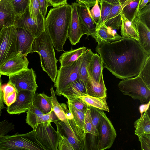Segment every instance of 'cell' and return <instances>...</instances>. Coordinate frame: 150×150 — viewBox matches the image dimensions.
<instances>
[{"mask_svg": "<svg viewBox=\"0 0 150 150\" xmlns=\"http://www.w3.org/2000/svg\"><path fill=\"white\" fill-rule=\"evenodd\" d=\"M96 50L104 67L122 79L138 75L148 55L139 41L123 37L117 41L97 45Z\"/></svg>", "mask_w": 150, "mask_h": 150, "instance_id": "6da1fadb", "label": "cell"}, {"mask_svg": "<svg viewBox=\"0 0 150 150\" xmlns=\"http://www.w3.org/2000/svg\"><path fill=\"white\" fill-rule=\"evenodd\" d=\"M71 14V5L67 4L51 8L45 18V31L58 52L64 51L63 46L68 38Z\"/></svg>", "mask_w": 150, "mask_h": 150, "instance_id": "7a4b0ae2", "label": "cell"}, {"mask_svg": "<svg viewBox=\"0 0 150 150\" xmlns=\"http://www.w3.org/2000/svg\"><path fill=\"white\" fill-rule=\"evenodd\" d=\"M32 48L31 53L36 52L39 54L42 70L54 83L58 71V60L55 57L52 40L45 31L35 38Z\"/></svg>", "mask_w": 150, "mask_h": 150, "instance_id": "3957f363", "label": "cell"}, {"mask_svg": "<svg viewBox=\"0 0 150 150\" xmlns=\"http://www.w3.org/2000/svg\"><path fill=\"white\" fill-rule=\"evenodd\" d=\"M46 150L36 137L35 130L24 134L5 135L0 138V150Z\"/></svg>", "mask_w": 150, "mask_h": 150, "instance_id": "277c9868", "label": "cell"}, {"mask_svg": "<svg viewBox=\"0 0 150 150\" xmlns=\"http://www.w3.org/2000/svg\"><path fill=\"white\" fill-rule=\"evenodd\" d=\"M118 86L124 95L139 100L142 103L150 101V88L138 75L120 81Z\"/></svg>", "mask_w": 150, "mask_h": 150, "instance_id": "5b68a950", "label": "cell"}, {"mask_svg": "<svg viewBox=\"0 0 150 150\" xmlns=\"http://www.w3.org/2000/svg\"><path fill=\"white\" fill-rule=\"evenodd\" d=\"M17 29L15 25L3 28L0 33V65L17 54Z\"/></svg>", "mask_w": 150, "mask_h": 150, "instance_id": "8992f818", "label": "cell"}, {"mask_svg": "<svg viewBox=\"0 0 150 150\" xmlns=\"http://www.w3.org/2000/svg\"><path fill=\"white\" fill-rule=\"evenodd\" d=\"M100 118L96 149L110 148L117 136L115 130L110 120L103 110L99 109Z\"/></svg>", "mask_w": 150, "mask_h": 150, "instance_id": "52a82bcc", "label": "cell"}, {"mask_svg": "<svg viewBox=\"0 0 150 150\" xmlns=\"http://www.w3.org/2000/svg\"><path fill=\"white\" fill-rule=\"evenodd\" d=\"M79 79L78 59L69 65L60 67L54 83L55 94L62 96L63 91L69 84Z\"/></svg>", "mask_w": 150, "mask_h": 150, "instance_id": "ba28073f", "label": "cell"}, {"mask_svg": "<svg viewBox=\"0 0 150 150\" xmlns=\"http://www.w3.org/2000/svg\"><path fill=\"white\" fill-rule=\"evenodd\" d=\"M34 130L38 140L46 150H58L60 136L52 126L51 122L40 123Z\"/></svg>", "mask_w": 150, "mask_h": 150, "instance_id": "9c48e42d", "label": "cell"}, {"mask_svg": "<svg viewBox=\"0 0 150 150\" xmlns=\"http://www.w3.org/2000/svg\"><path fill=\"white\" fill-rule=\"evenodd\" d=\"M9 77V80L15 87L17 92L27 90L35 92L38 87L36 76L32 68H27Z\"/></svg>", "mask_w": 150, "mask_h": 150, "instance_id": "30bf717a", "label": "cell"}, {"mask_svg": "<svg viewBox=\"0 0 150 150\" xmlns=\"http://www.w3.org/2000/svg\"><path fill=\"white\" fill-rule=\"evenodd\" d=\"M35 93V92L27 90L18 92L15 102L6 108L7 112L19 115L27 112L33 105Z\"/></svg>", "mask_w": 150, "mask_h": 150, "instance_id": "8fae6325", "label": "cell"}, {"mask_svg": "<svg viewBox=\"0 0 150 150\" xmlns=\"http://www.w3.org/2000/svg\"><path fill=\"white\" fill-rule=\"evenodd\" d=\"M28 64L26 55L18 53L0 65V74L9 76L28 68Z\"/></svg>", "mask_w": 150, "mask_h": 150, "instance_id": "7c38bea8", "label": "cell"}, {"mask_svg": "<svg viewBox=\"0 0 150 150\" xmlns=\"http://www.w3.org/2000/svg\"><path fill=\"white\" fill-rule=\"evenodd\" d=\"M57 131L59 134L65 136L72 146L74 150H86V143L82 141L76 134L70 125L64 122L58 120L54 122Z\"/></svg>", "mask_w": 150, "mask_h": 150, "instance_id": "4fadbf2b", "label": "cell"}, {"mask_svg": "<svg viewBox=\"0 0 150 150\" xmlns=\"http://www.w3.org/2000/svg\"><path fill=\"white\" fill-rule=\"evenodd\" d=\"M13 0L0 1V23L3 28L15 25L20 17L14 8Z\"/></svg>", "mask_w": 150, "mask_h": 150, "instance_id": "5bb4252c", "label": "cell"}, {"mask_svg": "<svg viewBox=\"0 0 150 150\" xmlns=\"http://www.w3.org/2000/svg\"><path fill=\"white\" fill-rule=\"evenodd\" d=\"M71 5L72 14L68 35L71 44L72 45H75L79 42L81 38L84 34L77 12V3H72Z\"/></svg>", "mask_w": 150, "mask_h": 150, "instance_id": "9a60e30c", "label": "cell"}, {"mask_svg": "<svg viewBox=\"0 0 150 150\" xmlns=\"http://www.w3.org/2000/svg\"><path fill=\"white\" fill-rule=\"evenodd\" d=\"M77 8L84 35L93 37L95 33L96 26L89 14L90 8L85 4L77 3Z\"/></svg>", "mask_w": 150, "mask_h": 150, "instance_id": "2e32d148", "label": "cell"}, {"mask_svg": "<svg viewBox=\"0 0 150 150\" xmlns=\"http://www.w3.org/2000/svg\"><path fill=\"white\" fill-rule=\"evenodd\" d=\"M16 28H20L29 31L35 38L45 31L44 24H37L30 17L28 7L15 25Z\"/></svg>", "mask_w": 150, "mask_h": 150, "instance_id": "e0dca14e", "label": "cell"}, {"mask_svg": "<svg viewBox=\"0 0 150 150\" xmlns=\"http://www.w3.org/2000/svg\"><path fill=\"white\" fill-rule=\"evenodd\" d=\"M16 29L18 53L27 56L32 53V46L35 38L26 30L20 28H16Z\"/></svg>", "mask_w": 150, "mask_h": 150, "instance_id": "ac0fdd59", "label": "cell"}, {"mask_svg": "<svg viewBox=\"0 0 150 150\" xmlns=\"http://www.w3.org/2000/svg\"><path fill=\"white\" fill-rule=\"evenodd\" d=\"M69 111L72 113L73 118L68 120L70 126L76 134L84 142H86V135L83 130L85 113L74 108L67 101Z\"/></svg>", "mask_w": 150, "mask_h": 150, "instance_id": "d6986e66", "label": "cell"}, {"mask_svg": "<svg viewBox=\"0 0 150 150\" xmlns=\"http://www.w3.org/2000/svg\"><path fill=\"white\" fill-rule=\"evenodd\" d=\"M103 23L96 27L93 38L100 46L105 43L118 40L123 37Z\"/></svg>", "mask_w": 150, "mask_h": 150, "instance_id": "ffe728a7", "label": "cell"}, {"mask_svg": "<svg viewBox=\"0 0 150 150\" xmlns=\"http://www.w3.org/2000/svg\"><path fill=\"white\" fill-rule=\"evenodd\" d=\"M88 95L86 82L78 79L69 84L63 91L62 95L67 99Z\"/></svg>", "mask_w": 150, "mask_h": 150, "instance_id": "44dd1931", "label": "cell"}, {"mask_svg": "<svg viewBox=\"0 0 150 150\" xmlns=\"http://www.w3.org/2000/svg\"><path fill=\"white\" fill-rule=\"evenodd\" d=\"M133 22L139 35V42L147 54H150V29L136 16Z\"/></svg>", "mask_w": 150, "mask_h": 150, "instance_id": "7402d4cb", "label": "cell"}, {"mask_svg": "<svg viewBox=\"0 0 150 150\" xmlns=\"http://www.w3.org/2000/svg\"><path fill=\"white\" fill-rule=\"evenodd\" d=\"M88 77L86 82L87 95L98 97H106V88L105 86L103 75L101 76L100 82L96 83L87 72Z\"/></svg>", "mask_w": 150, "mask_h": 150, "instance_id": "603a6c76", "label": "cell"}, {"mask_svg": "<svg viewBox=\"0 0 150 150\" xmlns=\"http://www.w3.org/2000/svg\"><path fill=\"white\" fill-rule=\"evenodd\" d=\"M103 68V63L100 56L97 53H94L86 69L87 72L97 83L100 82Z\"/></svg>", "mask_w": 150, "mask_h": 150, "instance_id": "cb8c5ba5", "label": "cell"}, {"mask_svg": "<svg viewBox=\"0 0 150 150\" xmlns=\"http://www.w3.org/2000/svg\"><path fill=\"white\" fill-rule=\"evenodd\" d=\"M122 6L120 4L113 5L104 23L112 29H119L121 27Z\"/></svg>", "mask_w": 150, "mask_h": 150, "instance_id": "d4e9b609", "label": "cell"}, {"mask_svg": "<svg viewBox=\"0 0 150 150\" xmlns=\"http://www.w3.org/2000/svg\"><path fill=\"white\" fill-rule=\"evenodd\" d=\"M121 34L124 38H131L139 41V37L135 25L128 20L122 13Z\"/></svg>", "mask_w": 150, "mask_h": 150, "instance_id": "484cf974", "label": "cell"}, {"mask_svg": "<svg viewBox=\"0 0 150 150\" xmlns=\"http://www.w3.org/2000/svg\"><path fill=\"white\" fill-rule=\"evenodd\" d=\"M87 49L86 47H82L76 49H71L69 51L64 52L60 55L59 59L60 67L69 65L76 61Z\"/></svg>", "mask_w": 150, "mask_h": 150, "instance_id": "4316f807", "label": "cell"}, {"mask_svg": "<svg viewBox=\"0 0 150 150\" xmlns=\"http://www.w3.org/2000/svg\"><path fill=\"white\" fill-rule=\"evenodd\" d=\"M92 120L93 130L90 140V148L91 150L96 149L98 135L100 118L99 109L89 106Z\"/></svg>", "mask_w": 150, "mask_h": 150, "instance_id": "83f0119b", "label": "cell"}, {"mask_svg": "<svg viewBox=\"0 0 150 150\" xmlns=\"http://www.w3.org/2000/svg\"><path fill=\"white\" fill-rule=\"evenodd\" d=\"M33 105L44 114H46L52 109V97L48 96L44 93H35Z\"/></svg>", "mask_w": 150, "mask_h": 150, "instance_id": "f1b7e54d", "label": "cell"}, {"mask_svg": "<svg viewBox=\"0 0 150 150\" xmlns=\"http://www.w3.org/2000/svg\"><path fill=\"white\" fill-rule=\"evenodd\" d=\"M94 54L91 49H87L78 59V69L80 78L85 82L88 77L86 68Z\"/></svg>", "mask_w": 150, "mask_h": 150, "instance_id": "f546056e", "label": "cell"}, {"mask_svg": "<svg viewBox=\"0 0 150 150\" xmlns=\"http://www.w3.org/2000/svg\"><path fill=\"white\" fill-rule=\"evenodd\" d=\"M134 126L135 128L134 133L137 136L150 134V119L148 110L134 122Z\"/></svg>", "mask_w": 150, "mask_h": 150, "instance_id": "4dcf8cb0", "label": "cell"}, {"mask_svg": "<svg viewBox=\"0 0 150 150\" xmlns=\"http://www.w3.org/2000/svg\"><path fill=\"white\" fill-rule=\"evenodd\" d=\"M26 122L33 130L37 125L42 123V118L44 114L38 109L33 105L26 112Z\"/></svg>", "mask_w": 150, "mask_h": 150, "instance_id": "1f68e13d", "label": "cell"}, {"mask_svg": "<svg viewBox=\"0 0 150 150\" xmlns=\"http://www.w3.org/2000/svg\"><path fill=\"white\" fill-rule=\"evenodd\" d=\"M79 97L89 106L109 112V109L106 101V97L98 98L88 95L81 96Z\"/></svg>", "mask_w": 150, "mask_h": 150, "instance_id": "d6a6232c", "label": "cell"}, {"mask_svg": "<svg viewBox=\"0 0 150 150\" xmlns=\"http://www.w3.org/2000/svg\"><path fill=\"white\" fill-rule=\"evenodd\" d=\"M2 91L4 102L7 106L15 102L18 92L11 83L8 81L6 84L2 86Z\"/></svg>", "mask_w": 150, "mask_h": 150, "instance_id": "836d02e7", "label": "cell"}, {"mask_svg": "<svg viewBox=\"0 0 150 150\" xmlns=\"http://www.w3.org/2000/svg\"><path fill=\"white\" fill-rule=\"evenodd\" d=\"M28 8L31 18L37 24H44L45 18L41 13L38 0H29Z\"/></svg>", "mask_w": 150, "mask_h": 150, "instance_id": "e575fe53", "label": "cell"}, {"mask_svg": "<svg viewBox=\"0 0 150 150\" xmlns=\"http://www.w3.org/2000/svg\"><path fill=\"white\" fill-rule=\"evenodd\" d=\"M141 1V0H132L122 8V13L131 22H133L136 16Z\"/></svg>", "mask_w": 150, "mask_h": 150, "instance_id": "d590c367", "label": "cell"}, {"mask_svg": "<svg viewBox=\"0 0 150 150\" xmlns=\"http://www.w3.org/2000/svg\"><path fill=\"white\" fill-rule=\"evenodd\" d=\"M50 90L52 99V110L59 120L64 122L67 124L68 122V121L65 117L61 104L58 102L57 99L52 87H51Z\"/></svg>", "mask_w": 150, "mask_h": 150, "instance_id": "8d00e7d4", "label": "cell"}, {"mask_svg": "<svg viewBox=\"0 0 150 150\" xmlns=\"http://www.w3.org/2000/svg\"><path fill=\"white\" fill-rule=\"evenodd\" d=\"M138 75L150 88V54L148 55L144 65Z\"/></svg>", "mask_w": 150, "mask_h": 150, "instance_id": "74e56055", "label": "cell"}, {"mask_svg": "<svg viewBox=\"0 0 150 150\" xmlns=\"http://www.w3.org/2000/svg\"><path fill=\"white\" fill-rule=\"evenodd\" d=\"M136 16L150 29V4L138 11Z\"/></svg>", "mask_w": 150, "mask_h": 150, "instance_id": "f35d334b", "label": "cell"}, {"mask_svg": "<svg viewBox=\"0 0 150 150\" xmlns=\"http://www.w3.org/2000/svg\"><path fill=\"white\" fill-rule=\"evenodd\" d=\"M99 3L100 6V16L99 20L96 27L104 23L113 6L103 1H100Z\"/></svg>", "mask_w": 150, "mask_h": 150, "instance_id": "ab89813d", "label": "cell"}, {"mask_svg": "<svg viewBox=\"0 0 150 150\" xmlns=\"http://www.w3.org/2000/svg\"><path fill=\"white\" fill-rule=\"evenodd\" d=\"M29 0H13V4L17 13L21 17L29 6Z\"/></svg>", "mask_w": 150, "mask_h": 150, "instance_id": "60d3db41", "label": "cell"}, {"mask_svg": "<svg viewBox=\"0 0 150 150\" xmlns=\"http://www.w3.org/2000/svg\"><path fill=\"white\" fill-rule=\"evenodd\" d=\"M69 102L74 108L85 113L89 106L79 97L68 99Z\"/></svg>", "mask_w": 150, "mask_h": 150, "instance_id": "b9f144b4", "label": "cell"}, {"mask_svg": "<svg viewBox=\"0 0 150 150\" xmlns=\"http://www.w3.org/2000/svg\"><path fill=\"white\" fill-rule=\"evenodd\" d=\"M92 120L91 114V110L88 108L85 113L83 125V130L86 134L89 133L91 134L92 132Z\"/></svg>", "mask_w": 150, "mask_h": 150, "instance_id": "7bdbcfd3", "label": "cell"}, {"mask_svg": "<svg viewBox=\"0 0 150 150\" xmlns=\"http://www.w3.org/2000/svg\"><path fill=\"white\" fill-rule=\"evenodd\" d=\"M14 125L6 120L0 122V138L14 129Z\"/></svg>", "mask_w": 150, "mask_h": 150, "instance_id": "ee69618b", "label": "cell"}, {"mask_svg": "<svg viewBox=\"0 0 150 150\" xmlns=\"http://www.w3.org/2000/svg\"><path fill=\"white\" fill-rule=\"evenodd\" d=\"M141 145L142 150H150V134H144L137 135Z\"/></svg>", "mask_w": 150, "mask_h": 150, "instance_id": "f6af8a7d", "label": "cell"}, {"mask_svg": "<svg viewBox=\"0 0 150 150\" xmlns=\"http://www.w3.org/2000/svg\"><path fill=\"white\" fill-rule=\"evenodd\" d=\"M90 16L96 26L99 20L100 16V9L98 5V0H96L95 4L91 10L89 11Z\"/></svg>", "mask_w": 150, "mask_h": 150, "instance_id": "bcb514c9", "label": "cell"}, {"mask_svg": "<svg viewBox=\"0 0 150 150\" xmlns=\"http://www.w3.org/2000/svg\"><path fill=\"white\" fill-rule=\"evenodd\" d=\"M58 144V150H74L67 139L63 135L59 134Z\"/></svg>", "mask_w": 150, "mask_h": 150, "instance_id": "7dc6e473", "label": "cell"}, {"mask_svg": "<svg viewBox=\"0 0 150 150\" xmlns=\"http://www.w3.org/2000/svg\"><path fill=\"white\" fill-rule=\"evenodd\" d=\"M39 3L40 10L43 16L45 18L48 7L50 5L47 0H38Z\"/></svg>", "mask_w": 150, "mask_h": 150, "instance_id": "c3c4849f", "label": "cell"}, {"mask_svg": "<svg viewBox=\"0 0 150 150\" xmlns=\"http://www.w3.org/2000/svg\"><path fill=\"white\" fill-rule=\"evenodd\" d=\"M50 6L56 7L67 4V0H47Z\"/></svg>", "mask_w": 150, "mask_h": 150, "instance_id": "681fc988", "label": "cell"}, {"mask_svg": "<svg viewBox=\"0 0 150 150\" xmlns=\"http://www.w3.org/2000/svg\"><path fill=\"white\" fill-rule=\"evenodd\" d=\"M64 112L65 117L67 120H71L73 118L72 113L68 110L65 103L61 104Z\"/></svg>", "mask_w": 150, "mask_h": 150, "instance_id": "f907efd6", "label": "cell"}, {"mask_svg": "<svg viewBox=\"0 0 150 150\" xmlns=\"http://www.w3.org/2000/svg\"><path fill=\"white\" fill-rule=\"evenodd\" d=\"M78 3L85 4L88 7L93 6L95 4L96 0H76Z\"/></svg>", "mask_w": 150, "mask_h": 150, "instance_id": "816d5d0a", "label": "cell"}, {"mask_svg": "<svg viewBox=\"0 0 150 150\" xmlns=\"http://www.w3.org/2000/svg\"><path fill=\"white\" fill-rule=\"evenodd\" d=\"M2 83L1 79V76H0V116L2 113V110L5 107L4 105V102L3 100L2 92Z\"/></svg>", "mask_w": 150, "mask_h": 150, "instance_id": "f5cc1de1", "label": "cell"}, {"mask_svg": "<svg viewBox=\"0 0 150 150\" xmlns=\"http://www.w3.org/2000/svg\"><path fill=\"white\" fill-rule=\"evenodd\" d=\"M101 1L105 2L113 5L120 4L119 0H98V3Z\"/></svg>", "mask_w": 150, "mask_h": 150, "instance_id": "db71d44e", "label": "cell"}, {"mask_svg": "<svg viewBox=\"0 0 150 150\" xmlns=\"http://www.w3.org/2000/svg\"><path fill=\"white\" fill-rule=\"evenodd\" d=\"M150 0H141L140 3L139 4L138 11H139L144 8L147 4V3L150 2Z\"/></svg>", "mask_w": 150, "mask_h": 150, "instance_id": "11a10c76", "label": "cell"}, {"mask_svg": "<svg viewBox=\"0 0 150 150\" xmlns=\"http://www.w3.org/2000/svg\"><path fill=\"white\" fill-rule=\"evenodd\" d=\"M132 0H119L120 4L121 5L122 8L125 6Z\"/></svg>", "mask_w": 150, "mask_h": 150, "instance_id": "9f6ffc18", "label": "cell"}, {"mask_svg": "<svg viewBox=\"0 0 150 150\" xmlns=\"http://www.w3.org/2000/svg\"><path fill=\"white\" fill-rule=\"evenodd\" d=\"M3 28V27H2L1 23H0V33Z\"/></svg>", "mask_w": 150, "mask_h": 150, "instance_id": "6f0895ef", "label": "cell"}, {"mask_svg": "<svg viewBox=\"0 0 150 150\" xmlns=\"http://www.w3.org/2000/svg\"><path fill=\"white\" fill-rule=\"evenodd\" d=\"M1 0H0V1H1Z\"/></svg>", "mask_w": 150, "mask_h": 150, "instance_id": "680465c9", "label": "cell"}, {"mask_svg": "<svg viewBox=\"0 0 150 150\" xmlns=\"http://www.w3.org/2000/svg\"><path fill=\"white\" fill-rule=\"evenodd\" d=\"M1 75L0 74V76H1Z\"/></svg>", "mask_w": 150, "mask_h": 150, "instance_id": "91938a15", "label": "cell"}]
</instances>
